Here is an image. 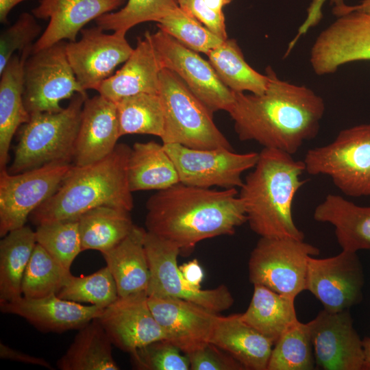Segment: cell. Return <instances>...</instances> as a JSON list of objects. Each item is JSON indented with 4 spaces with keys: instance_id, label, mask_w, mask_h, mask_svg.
<instances>
[{
    "instance_id": "obj_11",
    "label": "cell",
    "mask_w": 370,
    "mask_h": 370,
    "mask_svg": "<svg viewBox=\"0 0 370 370\" xmlns=\"http://www.w3.org/2000/svg\"><path fill=\"white\" fill-rule=\"evenodd\" d=\"M72 166L51 163L18 173L0 169V236L24 226L56 191Z\"/></svg>"
},
{
    "instance_id": "obj_43",
    "label": "cell",
    "mask_w": 370,
    "mask_h": 370,
    "mask_svg": "<svg viewBox=\"0 0 370 370\" xmlns=\"http://www.w3.org/2000/svg\"><path fill=\"white\" fill-rule=\"evenodd\" d=\"M186 355L190 370H245L237 360L211 343Z\"/></svg>"
},
{
    "instance_id": "obj_45",
    "label": "cell",
    "mask_w": 370,
    "mask_h": 370,
    "mask_svg": "<svg viewBox=\"0 0 370 370\" xmlns=\"http://www.w3.org/2000/svg\"><path fill=\"white\" fill-rule=\"evenodd\" d=\"M325 1L326 0L312 1L307 10V16L306 19L298 29L297 34L290 42L288 46L289 49H292L302 35L306 34L310 28L319 23L323 16L321 10ZM330 1L332 5H334L333 8H341L345 4L343 0H330Z\"/></svg>"
},
{
    "instance_id": "obj_33",
    "label": "cell",
    "mask_w": 370,
    "mask_h": 370,
    "mask_svg": "<svg viewBox=\"0 0 370 370\" xmlns=\"http://www.w3.org/2000/svg\"><path fill=\"white\" fill-rule=\"evenodd\" d=\"M220 80L234 92L262 94L269 83L262 75L245 61L242 51L234 39H226L206 53Z\"/></svg>"
},
{
    "instance_id": "obj_9",
    "label": "cell",
    "mask_w": 370,
    "mask_h": 370,
    "mask_svg": "<svg viewBox=\"0 0 370 370\" xmlns=\"http://www.w3.org/2000/svg\"><path fill=\"white\" fill-rule=\"evenodd\" d=\"M66 42L62 40L31 53L25 60L23 99L30 116L60 111L62 100L76 93L87 94L69 64Z\"/></svg>"
},
{
    "instance_id": "obj_4",
    "label": "cell",
    "mask_w": 370,
    "mask_h": 370,
    "mask_svg": "<svg viewBox=\"0 0 370 370\" xmlns=\"http://www.w3.org/2000/svg\"><path fill=\"white\" fill-rule=\"evenodd\" d=\"M131 147L117 144L101 160L84 166L73 164L56 191L30 215L36 225L75 219L102 206L130 212L134 207L127 177Z\"/></svg>"
},
{
    "instance_id": "obj_46",
    "label": "cell",
    "mask_w": 370,
    "mask_h": 370,
    "mask_svg": "<svg viewBox=\"0 0 370 370\" xmlns=\"http://www.w3.org/2000/svg\"><path fill=\"white\" fill-rule=\"evenodd\" d=\"M0 358L29 365H38L49 369H53L51 364L44 358L25 354L2 343H0Z\"/></svg>"
},
{
    "instance_id": "obj_13",
    "label": "cell",
    "mask_w": 370,
    "mask_h": 370,
    "mask_svg": "<svg viewBox=\"0 0 370 370\" xmlns=\"http://www.w3.org/2000/svg\"><path fill=\"white\" fill-rule=\"evenodd\" d=\"M151 37L162 69L175 73L212 114L228 112L234 91L220 80L209 61L160 29Z\"/></svg>"
},
{
    "instance_id": "obj_44",
    "label": "cell",
    "mask_w": 370,
    "mask_h": 370,
    "mask_svg": "<svg viewBox=\"0 0 370 370\" xmlns=\"http://www.w3.org/2000/svg\"><path fill=\"white\" fill-rule=\"evenodd\" d=\"M187 12L213 34L224 40L227 39L223 12L210 8L204 0H188Z\"/></svg>"
},
{
    "instance_id": "obj_30",
    "label": "cell",
    "mask_w": 370,
    "mask_h": 370,
    "mask_svg": "<svg viewBox=\"0 0 370 370\" xmlns=\"http://www.w3.org/2000/svg\"><path fill=\"white\" fill-rule=\"evenodd\" d=\"M112 345L99 320L95 318L78 330L56 366L60 370H119Z\"/></svg>"
},
{
    "instance_id": "obj_1",
    "label": "cell",
    "mask_w": 370,
    "mask_h": 370,
    "mask_svg": "<svg viewBox=\"0 0 370 370\" xmlns=\"http://www.w3.org/2000/svg\"><path fill=\"white\" fill-rule=\"evenodd\" d=\"M266 73V90L260 95L234 92L227 112L241 140L293 155L318 134L325 103L310 88L280 79L271 67Z\"/></svg>"
},
{
    "instance_id": "obj_38",
    "label": "cell",
    "mask_w": 370,
    "mask_h": 370,
    "mask_svg": "<svg viewBox=\"0 0 370 370\" xmlns=\"http://www.w3.org/2000/svg\"><path fill=\"white\" fill-rule=\"evenodd\" d=\"M35 234L36 243L67 270L82 251L77 219L40 224Z\"/></svg>"
},
{
    "instance_id": "obj_17",
    "label": "cell",
    "mask_w": 370,
    "mask_h": 370,
    "mask_svg": "<svg viewBox=\"0 0 370 370\" xmlns=\"http://www.w3.org/2000/svg\"><path fill=\"white\" fill-rule=\"evenodd\" d=\"M316 366L323 370H365L362 341L349 310L323 309L308 322Z\"/></svg>"
},
{
    "instance_id": "obj_7",
    "label": "cell",
    "mask_w": 370,
    "mask_h": 370,
    "mask_svg": "<svg viewBox=\"0 0 370 370\" xmlns=\"http://www.w3.org/2000/svg\"><path fill=\"white\" fill-rule=\"evenodd\" d=\"M305 171L324 175L345 195L370 197V123L342 130L330 143L309 149Z\"/></svg>"
},
{
    "instance_id": "obj_41",
    "label": "cell",
    "mask_w": 370,
    "mask_h": 370,
    "mask_svg": "<svg viewBox=\"0 0 370 370\" xmlns=\"http://www.w3.org/2000/svg\"><path fill=\"white\" fill-rule=\"evenodd\" d=\"M166 340L144 345L130 353L132 365L138 370H188L186 354Z\"/></svg>"
},
{
    "instance_id": "obj_16",
    "label": "cell",
    "mask_w": 370,
    "mask_h": 370,
    "mask_svg": "<svg viewBox=\"0 0 370 370\" xmlns=\"http://www.w3.org/2000/svg\"><path fill=\"white\" fill-rule=\"evenodd\" d=\"M103 31L98 26L84 28L79 40L66 42L68 60L85 90H96L134 50L125 38L127 32L118 31L108 34Z\"/></svg>"
},
{
    "instance_id": "obj_28",
    "label": "cell",
    "mask_w": 370,
    "mask_h": 370,
    "mask_svg": "<svg viewBox=\"0 0 370 370\" xmlns=\"http://www.w3.org/2000/svg\"><path fill=\"white\" fill-rule=\"evenodd\" d=\"M130 190L166 189L180 182L176 167L163 145L154 141L136 143L127 164Z\"/></svg>"
},
{
    "instance_id": "obj_40",
    "label": "cell",
    "mask_w": 370,
    "mask_h": 370,
    "mask_svg": "<svg viewBox=\"0 0 370 370\" xmlns=\"http://www.w3.org/2000/svg\"><path fill=\"white\" fill-rule=\"evenodd\" d=\"M158 27L196 52L206 53L224 41L180 6L161 18Z\"/></svg>"
},
{
    "instance_id": "obj_34",
    "label": "cell",
    "mask_w": 370,
    "mask_h": 370,
    "mask_svg": "<svg viewBox=\"0 0 370 370\" xmlns=\"http://www.w3.org/2000/svg\"><path fill=\"white\" fill-rule=\"evenodd\" d=\"M116 103L121 136L138 134L162 137L164 115L158 94L139 93Z\"/></svg>"
},
{
    "instance_id": "obj_36",
    "label": "cell",
    "mask_w": 370,
    "mask_h": 370,
    "mask_svg": "<svg viewBox=\"0 0 370 370\" xmlns=\"http://www.w3.org/2000/svg\"><path fill=\"white\" fill-rule=\"evenodd\" d=\"M315 365L308 323L298 321L274 343L267 370H312Z\"/></svg>"
},
{
    "instance_id": "obj_3",
    "label": "cell",
    "mask_w": 370,
    "mask_h": 370,
    "mask_svg": "<svg viewBox=\"0 0 370 370\" xmlns=\"http://www.w3.org/2000/svg\"><path fill=\"white\" fill-rule=\"evenodd\" d=\"M292 156L263 148L240 188L247 222L260 237L304 238L293 221L292 206L296 193L306 182L301 178L305 165Z\"/></svg>"
},
{
    "instance_id": "obj_23",
    "label": "cell",
    "mask_w": 370,
    "mask_h": 370,
    "mask_svg": "<svg viewBox=\"0 0 370 370\" xmlns=\"http://www.w3.org/2000/svg\"><path fill=\"white\" fill-rule=\"evenodd\" d=\"M151 40L147 31L123 66L102 82L95 90L116 103L139 93L158 94L162 70Z\"/></svg>"
},
{
    "instance_id": "obj_15",
    "label": "cell",
    "mask_w": 370,
    "mask_h": 370,
    "mask_svg": "<svg viewBox=\"0 0 370 370\" xmlns=\"http://www.w3.org/2000/svg\"><path fill=\"white\" fill-rule=\"evenodd\" d=\"M337 17L311 48L310 62L318 75L349 62L370 60V13L351 11Z\"/></svg>"
},
{
    "instance_id": "obj_35",
    "label": "cell",
    "mask_w": 370,
    "mask_h": 370,
    "mask_svg": "<svg viewBox=\"0 0 370 370\" xmlns=\"http://www.w3.org/2000/svg\"><path fill=\"white\" fill-rule=\"evenodd\" d=\"M71 274L36 243L23 275L22 296L38 299L57 295Z\"/></svg>"
},
{
    "instance_id": "obj_10",
    "label": "cell",
    "mask_w": 370,
    "mask_h": 370,
    "mask_svg": "<svg viewBox=\"0 0 370 370\" xmlns=\"http://www.w3.org/2000/svg\"><path fill=\"white\" fill-rule=\"evenodd\" d=\"M145 247L149 268L147 296L184 299L216 313L233 305L234 298L226 286L203 290L184 280L177 260L181 251L173 243L147 231Z\"/></svg>"
},
{
    "instance_id": "obj_2",
    "label": "cell",
    "mask_w": 370,
    "mask_h": 370,
    "mask_svg": "<svg viewBox=\"0 0 370 370\" xmlns=\"http://www.w3.org/2000/svg\"><path fill=\"white\" fill-rule=\"evenodd\" d=\"M146 209V230L180 251H189L208 238L232 235L247 222L236 188L217 190L179 182L151 195Z\"/></svg>"
},
{
    "instance_id": "obj_50",
    "label": "cell",
    "mask_w": 370,
    "mask_h": 370,
    "mask_svg": "<svg viewBox=\"0 0 370 370\" xmlns=\"http://www.w3.org/2000/svg\"><path fill=\"white\" fill-rule=\"evenodd\" d=\"M232 0H204L205 3L211 9L222 12V8Z\"/></svg>"
},
{
    "instance_id": "obj_31",
    "label": "cell",
    "mask_w": 370,
    "mask_h": 370,
    "mask_svg": "<svg viewBox=\"0 0 370 370\" xmlns=\"http://www.w3.org/2000/svg\"><path fill=\"white\" fill-rule=\"evenodd\" d=\"M36 245L35 231L28 226L3 236L0 241V304L22 296L23 275Z\"/></svg>"
},
{
    "instance_id": "obj_32",
    "label": "cell",
    "mask_w": 370,
    "mask_h": 370,
    "mask_svg": "<svg viewBox=\"0 0 370 370\" xmlns=\"http://www.w3.org/2000/svg\"><path fill=\"white\" fill-rule=\"evenodd\" d=\"M129 211L102 206L78 217L82 250H97L101 254L119 244L134 224Z\"/></svg>"
},
{
    "instance_id": "obj_29",
    "label": "cell",
    "mask_w": 370,
    "mask_h": 370,
    "mask_svg": "<svg viewBox=\"0 0 370 370\" xmlns=\"http://www.w3.org/2000/svg\"><path fill=\"white\" fill-rule=\"evenodd\" d=\"M295 299L254 284L251 301L246 311L241 313V318L274 344L299 321Z\"/></svg>"
},
{
    "instance_id": "obj_21",
    "label": "cell",
    "mask_w": 370,
    "mask_h": 370,
    "mask_svg": "<svg viewBox=\"0 0 370 370\" xmlns=\"http://www.w3.org/2000/svg\"><path fill=\"white\" fill-rule=\"evenodd\" d=\"M3 313L19 316L44 332L79 330L103 312V308L66 300L56 294L38 299L21 296L0 304Z\"/></svg>"
},
{
    "instance_id": "obj_25",
    "label": "cell",
    "mask_w": 370,
    "mask_h": 370,
    "mask_svg": "<svg viewBox=\"0 0 370 370\" xmlns=\"http://www.w3.org/2000/svg\"><path fill=\"white\" fill-rule=\"evenodd\" d=\"M147 230L134 225L119 244L102 253L115 281L119 297L146 292L149 268L145 247Z\"/></svg>"
},
{
    "instance_id": "obj_22",
    "label": "cell",
    "mask_w": 370,
    "mask_h": 370,
    "mask_svg": "<svg viewBox=\"0 0 370 370\" xmlns=\"http://www.w3.org/2000/svg\"><path fill=\"white\" fill-rule=\"evenodd\" d=\"M120 136L116 103L98 95L85 100L75 143V165L94 163L110 154Z\"/></svg>"
},
{
    "instance_id": "obj_5",
    "label": "cell",
    "mask_w": 370,
    "mask_h": 370,
    "mask_svg": "<svg viewBox=\"0 0 370 370\" xmlns=\"http://www.w3.org/2000/svg\"><path fill=\"white\" fill-rule=\"evenodd\" d=\"M87 97V94L76 93L60 111L31 115L20 131L8 172L18 173L51 163L71 164Z\"/></svg>"
},
{
    "instance_id": "obj_18",
    "label": "cell",
    "mask_w": 370,
    "mask_h": 370,
    "mask_svg": "<svg viewBox=\"0 0 370 370\" xmlns=\"http://www.w3.org/2000/svg\"><path fill=\"white\" fill-rule=\"evenodd\" d=\"M112 345L132 353L150 343L166 340L164 329L153 317L146 292L118 298L98 317Z\"/></svg>"
},
{
    "instance_id": "obj_37",
    "label": "cell",
    "mask_w": 370,
    "mask_h": 370,
    "mask_svg": "<svg viewBox=\"0 0 370 370\" xmlns=\"http://www.w3.org/2000/svg\"><path fill=\"white\" fill-rule=\"evenodd\" d=\"M57 295L76 303H87L103 308L119 297L114 278L107 266L82 276L71 274Z\"/></svg>"
},
{
    "instance_id": "obj_27",
    "label": "cell",
    "mask_w": 370,
    "mask_h": 370,
    "mask_svg": "<svg viewBox=\"0 0 370 370\" xmlns=\"http://www.w3.org/2000/svg\"><path fill=\"white\" fill-rule=\"evenodd\" d=\"M314 219L334 227L342 250L370 249V206H361L343 197L328 194L314 209Z\"/></svg>"
},
{
    "instance_id": "obj_6",
    "label": "cell",
    "mask_w": 370,
    "mask_h": 370,
    "mask_svg": "<svg viewBox=\"0 0 370 370\" xmlns=\"http://www.w3.org/2000/svg\"><path fill=\"white\" fill-rule=\"evenodd\" d=\"M158 95L164 115L162 144H179L199 149H233L214 123L212 114L184 82L167 69L160 73Z\"/></svg>"
},
{
    "instance_id": "obj_26",
    "label": "cell",
    "mask_w": 370,
    "mask_h": 370,
    "mask_svg": "<svg viewBox=\"0 0 370 370\" xmlns=\"http://www.w3.org/2000/svg\"><path fill=\"white\" fill-rule=\"evenodd\" d=\"M32 50L26 49L21 57L14 54L0 73V169L6 167L16 132L30 119L23 99V64Z\"/></svg>"
},
{
    "instance_id": "obj_19",
    "label": "cell",
    "mask_w": 370,
    "mask_h": 370,
    "mask_svg": "<svg viewBox=\"0 0 370 370\" xmlns=\"http://www.w3.org/2000/svg\"><path fill=\"white\" fill-rule=\"evenodd\" d=\"M149 308L166 334V341L184 354L210 343L219 315L193 302L148 296Z\"/></svg>"
},
{
    "instance_id": "obj_48",
    "label": "cell",
    "mask_w": 370,
    "mask_h": 370,
    "mask_svg": "<svg viewBox=\"0 0 370 370\" xmlns=\"http://www.w3.org/2000/svg\"><path fill=\"white\" fill-rule=\"evenodd\" d=\"M26 0H0V22L8 23V17L10 11L18 3Z\"/></svg>"
},
{
    "instance_id": "obj_49",
    "label": "cell",
    "mask_w": 370,
    "mask_h": 370,
    "mask_svg": "<svg viewBox=\"0 0 370 370\" xmlns=\"http://www.w3.org/2000/svg\"><path fill=\"white\" fill-rule=\"evenodd\" d=\"M365 357V370H370V337L362 339Z\"/></svg>"
},
{
    "instance_id": "obj_42",
    "label": "cell",
    "mask_w": 370,
    "mask_h": 370,
    "mask_svg": "<svg viewBox=\"0 0 370 370\" xmlns=\"http://www.w3.org/2000/svg\"><path fill=\"white\" fill-rule=\"evenodd\" d=\"M32 13L23 12L16 22L0 35V73L16 51L32 47L42 32V27ZM40 37V36H39Z\"/></svg>"
},
{
    "instance_id": "obj_20",
    "label": "cell",
    "mask_w": 370,
    "mask_h": 370,
    "mask_svg": "<svg viewBox=\"0 0 370 370\" xmlns=\"http://www.w3.org/2000/svg\"><path fill=\"white\" fill-rule=\"evenodd\" d=\"M125 0H40L32 10L36 18L49 20L45 30L34 42L32 53L62 40L75 42L90 21L112 12Z\"/></svg>"
},
{
    "instance_id": "obj_39",
    "label": "cell",
    "mask_w": 370,
    "mask_h": 370,
    "mask_svg": "<svg viewBox=\"0 0 370 370\" xmlns=\"http://www.w3.org/2000/svg\"><path fill=\"white\" fill-rule=\"evenodd\" d=\"M178 7L176 0H128L123 8L106 13L95 22L97 26L103 30L127 32L143 22L158 23Z\"/></svg>"
},
{
    "instance_id": "obj_8",
    "label": "cell",
    "mask_w": 370,
    "mask_h": 370,
    "mask_svg": "<svg viewBox=\"0 0 370 370\" xmlns=\"http://www.w3.org/2000/svg\"><path fill=\"white\" fill-rule=\"evenodd\" d=\"M319 249L304 240L260 237L248 263L249 281L296 298L306 291L308 260Z\"/></svg>"
},
{
    "instance_id": "obj_51",
    "label": "cell",
    "mask_w": 370,
    "mask_h": 370,
    "mask_svg": "<svg viewBox=\"0 0 370 370\" xmlns=\"http://www.w3.org/2000/svg\"><path fill=\"white\" fill-rule=\"evenodd\" d=\"M187 1L188 0H176L179 6L186 12H187Z\"/></svg>"
},
{
    "instance_id": "obj_12",
    "label": "cell",
    "mask_w": 370,
    "mask_h": 370,
    "mask_svg": "<svg viewBox=\"0 0 370 370\" xmlns=\"http://www.w3.org/2000/svg\"><path fill=\"white\" fill-rule=\"evenodd\" d=\"M162 145L176 167L180 182L200 188H241L242 174L253 169L259 158L258 152L236 153L225 147L199 149L179 144Z\"/></svg>"
},
{
    "instance_id": "obj_47",
    "label": "cell",
    "mask_w": 370,
    "mask_h": 370,
    "mask_svg": "<svg viewBox=\"0 0 370 370\" xmlns=\"http://www.w3.org/2000/svg\"><path fill=\"white\" fill-rule=\"evenodd\" d=\"M184 280L193 287L201 288L204 271L197 259H193L179 267Z\"/></svg>"
},
{
    "instance_id": "obj_14",
    "label": "cell",
    "mask_w": 370,
    "mask_h": 370,
    "mask_svg": "<svg viewBox=\"0 0 370 370\" xmlns=\"http://www.w3.org/2000/svg\"><path fill=\"white\" fill-rule=\"evenodd\" d=\"M364 271L357 252L343 251L334 256L308 260L306 291L330 312L349 310L362 298Z\"/></svg>"
},
{
    "instance_id": "obj_24",
    "label": "cell",
    "mask_w": 370,
    "mask_h": 370,
    "mask_svg": "<svg viewBox=\"0 0 370 370\" xmlns=\"http://www.w3.org/2000/svg\"><path fill=\"white\" fill-rule=\"evenodd\" d=\"M210 343L234 357L245 370H267L274 345L245 323L241 313L219 316Z\"/></svg>"
}]
</instances>
